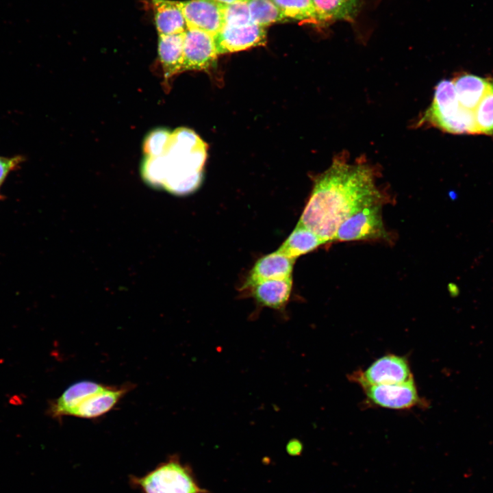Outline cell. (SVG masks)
Masks as SVG:
<instances>
[{"label": "cell", "mask_w": 493, "mask_h": 493, "mask_svg": "<svg viewBox=\"0 0 493 493\" xmlns=\"http://www.w3.org/2000/svg\"><path fill=\"white\" fill-rule=\"evenodd\" d=\"M375 171L366 163H349L345 154L336 157L318 175L299 223L325 243L348 217L368 205L383 202L375 184Z\"/></svg>", "instance_id": "6da1fadb"}, {"label": "cell", "mask_w": 493, "mask_h": 493, "mask_svg": "<svg viewBox=\"0 0 493 493\" xmlns=\"http://www.w3.org/2000/svg\"><path fill=\"white\" fill-rule=\"evenodd\" d=\"M207 147L193 131L180 127L171 133L166 153L168 170L162 188L177 194L199 185L207 156Z\"/></svg>", "instance_id": "7a4b0ae2"}, {"label": "cell", "mask_w": 493, "mask_h": 493, "mask_svg": "<svg viewBox=\"0 0 493 493\" xmlns=\"http://www.w3.org/2000/svg\"><path fill=\"white\" fill-rule=\"evenodd\" d=\"M426 125L452 134H478L474 112L459 104L450 80L437 84L431 105L416 124Z\"/></svg>", "instance_id": "3957f363"}, {"label": "cell", "mask_w": 493, "mask_h": 493, "mask_svg": "<svg viewBox=\"0 0 493 493\" xmlns=\"http://www.w3.org/2000/svg\"><path fill=\"white\" fill-rule=\"evenodd\" d=\"M142 493H209L198 483L191 467L173 455L146 475L129 477Z\"/></svg>", "instance_id": "277c9868"}, {"label": "cell", "mask_w": 493, "mask_h": 493, "mask_svg": "<svg viewBox=\"0 0 493 493\" xmlns=\"http://www.w3.org/2000/svg\"><path fill=\"white\" fill-rule=\"evenodd\" d=\"M383 203L359 210L344 220L338 227L334 241H355L387 238L381 216Z\"/></svg>", "instance_id": "5b68a950"}, {"label": "cell", "mask_w": 493, "mask_h": 493, "mask_svg": "<svg viewBox=\"0 0 493 493\" xmlns=\"http://www.w3.org/2000/svg\"><path fill=\"white\" fill-rule=\"evenodd\" d=\"M350 378L359 385H396L413 379L408 361L394 354L384 355L364 371L356 372Z\"/></svg>", "instance_id": "8992f818"}, {"label": "cell", "mask_w": 493, "mask_h": 493, "mask_svg": "<svg viewBox=\"0 0 493 493\" xmlns=\"http://www.w3.org/2000/svg\"><path fill=\"white\" fill-rule=\"evenodd\" d=\"M368 401L373 405L392 409H407L421 401L414 379L396 385L362 384Z\"/></svg>", "instance_id": "52a82bcc"}, {"label": "cell", "mask_w": 493, "mask_h": 493, "mask_svg": "<svg viewBox=\"0 0 493 493\" xmlns=\"http://www.w3.org/2000/svg\"><path fill=\"white\" fill-rule=\"evenodd\" d=\"M188 29L216 35L223 27V4L216 0L178 1Z\"/></svg>", "instance_id": "ba28073f"}, {"label": "cell", "mask_w": 493, "mask_h": 493, "mask_svg": "<svg viewBox=\"0 0 493 493\" xmlns=\"http://www.w3.org/2000/svg\"><path fill=\"white\" fill-rule=\"evenodd\" d=\"M214 36L194 29L184 33L183 71L207 70L216 61Z\"/></svg>", "instance_id": "9c48e42d"}, {"label": "cell", "mask_w": 493, "mask_h": 493, "mask_svg": "<svg viewBox=\"0 0 493 493\" xmlns=\"http://www.w3.org/2000/svg\"><path fill=\"white\" fill-rule=\"evenodd\" d=\"M218 55L237 52L264 45L266 42L265 27L255 24L239 27H223L214 36Z\"/></svg>", "instance_id": "30bf717a"}, {"label": "cell", "mask_w": 493, "mask_h": 493, "mask_svg": "<svg viewBox=\"0 0 493 493\" xmlns=\"http://www.w3.org/2000/svg\"><path fill=\"white\" fill-rule=\"evenodd\" d=\"M295 259L276 251L260 258L250 270L242 288L260 281L292 277Z\"/></svg>", "instance_id": "8fae6325"}, {"label": "cell", "mask_w": 493, "mask_h": 493, "mask_svg": "<svg viewBox=\"0 0 493 493\" xmlns=\"http://www.w3.org/2000/svg\"><path fill=\"white\" fill-rule=\"evenodd\" d=\"M292 278L269 279L254 283L246 288L260 307L283 311L289 301Z\"/></svg>", "instance_id": "7c38bea8"}, {"label": "cell", "mask_w": 493, "mask_h": 493, "mask_svg": "<svg viewBox=\"0 0 493 493\" xmlns=\"http://www.w3.org/2000/svg\"><path fill=\"white\" fill-rule=\"evenodd\" d=\"M105 387L102 384L90 381L75 383L68 387L58 399L50 402L48 413L55 418L70 416L72 411L85 399Z\"/></svg>", "instance_id": "4fadbf2b"}, {"label": "cell", "mask_w": 493, "mask_h": 493, "mask_svg": "<svg viewBox=\"0 0 493 493\" xmlns=\"http://www.w3.org/2000/svg\"><path fill=\"white\" fill-rule=\"evenodd\" d=\"M129 388L127 385L120 388L106 386L102 390L85 399L72 411L70 416L84 418L101 416L112 409Z\"/></svg>", "instance_id": "5bb4252c"}, {"label": "cell", "mask_w": 493, "mask_h": 493, "mask_svg": "<svg viewBox=\"0 0 493 493\" xmlns=\"http://www.w3.org/2000/svg\"><path fill=\"white\" fill-rule=\"evenodd\" d=\"M459 104L465 109H475L491 88L493 80L465 74L452 80Z\"/></svg>", "instance_id": "9a60e30c"}, {"label": "cell", "mask_w": 493, "mask_h": 493, "mask_svg": "<svg viewBox=\"0 0 493 493\" xmlns=\"http://www.w3.org/2000/svg\"><path fill=\"white\" fill-rule=\"evenodd\" d=\"M184 33L159 36V59L166 79L183 71Z\"/></svg>", "instance_id": "2e32d148"}, {"label": "cell", "mask_w": 493, "mask_h": 493, "mask_svg": "<svg viewBox=\"0 0 493 493\" xmlns=\"http://www.w3.org/2000/svg\"><path fill=\"white\" fill-rule=\"evenodd\" d=\"M155 23L160 35H171L186 31L187 26L178 1L151 0Z\"/></svg>", "instance_id": "e0dca14e"}, {"label": "cell", "mask_w": 493, "mask_h": 493, "mask_svg": "<svg viewBox=\"0 0 493 493\" xmlns=\"http://www.w3.org/2000/svg\"><path fill=\"white\" fill-rule=\"evenodd\" d=\"M321 23L353 21L362 8V0H312Z\"/></svg>", "instance_id": "ac0fdd59"}, {"label": "cell", "mask_w": 493, "mask_h": 493, "mask_svg": "<svg viewBox=\"0 0 493 493\" xmlns=\"http://www.w3.org/2000/svg\"><path fill=\"white\" fill-rule=\"evenodd\" d=\"M325 243V242L316 233L298 223L277 251L296 260Z\"/></svg>", "instance_id": "d6986e66"}, {"label": "cell", "mask_w": 493, "mask_h": 493, "mask_svg": "<svg viewBox=\"0 0 493 493\" xmlns=\"http://www.w3.org/2000/svg\"><path fill=\"white\" fill-rule=\"evenodd\" d=\"M288 19L315 24L322 23L312 0H272Z\"/></svg>", "instance_id": "ffe728a7"}, {"label": "cell", "mask_w": 493, "mask_h": 493, "mask_svg": "<svg viewBox=\"0 0 493 493\" xmlns=\"http://www.w3.org/2000/svg\"><path fill=\"white\" fill-rule=\"evenodd\" d=\"M252 23L262 27L287 20L272 0H249Z\"/></svg>", "instance_id": "44dd1931"}, {"label": "cell", "mask_w": 493, "mask_h": 493, "mask_svg": "<svg viewBox=\"0 0 493 493\" xmlns=\"http://www.w3.org/2000/svg\"><path fill=\"white\" fill-rule=\"evenodd\" d=\"M168 170V162L166 155L160 157H147L142 166L143 179L150 186L162 188Z\"/></svg>", "instance_id": "7402d4cb"}, {"label": "cell", "mask_w": 493, "mask_h": 493, "mask_svg": "<svg viewBox=\"0 0 493 493\" xmlns=\"http://www.w3.org/2000/svg\"><path fill=\"white\" fill-rule=\"evenodd\" d=\"M474 113L478 134L493 135V84Z\"/></svg>", "instance_id": "603a6c76"}, {"label": "cell", "mask_w": 493, "mask_h": 493, "mask_svg": "<svg viewBox=\"0 0 493 493\" xmlns=\"http://www.w3.org/2000/svg\"><path fill=\"white\" fill-rule=\"evenodd\" d=\"M223 27H239L253 23L247 1L223 4Z\"/></svg>", "instance_id": "cb8c5ba5"}, {"label": "cell", "mask_w": 493, "mask_h": 493, "mask_svg": "<svg viewBox=\"0 0 493 493\" xmlns=\"http://www.w3.org/2000/svg\"><path fill=\"white\" fill-rule=\"evenodd\" d=\"M171 133L164 128H157L151 131L145 138L143 151L147 157L165 155L170 142Z\"/></svg>", "instance_id": "d4e9b609"}, {"label": "cell", "mask_w": 493, "mask_h": 493, "mask_svg": "<svg viewBox=\"0 0 493 493\" xmlns=\"http://www.w3.org/2000/svg\"><path fill=\"white\" fill-rule=\"evenodd\" d=\"M23 160V158L21 155L9 157L0 156V185L5 181L10 172L16 169Z\"/></svg>", "instance_id": "484cf974"}, {"label": "cell", "mask_w": 493, "mask_h": 493, "mask_svg": "<svg viewBox=\"0 0 493 493\" xmlns=\"http://www.w3.org/2000/svg\"><path fill=\"white\" fill-rule=\"evenodd\" d=\"M287 450L290 454H299L302 451V444L297 440H292L288 444Z\"/></svg>", "instance_id": "4316f807"}, {"label": "cell", "mask_w": 493, "mask_h": 493, "mask_svg": "<svg viewBox=\"0 0 493 493\" xmlns=\"http://www.w3.org/2000/svg\"><path fill=\"white\" fill-rule=\"evenodd\" d=\"M216 1L223 4H229L236 2L248 1L249 0H216Z\"/></svg>", "instance_id": "83f0119b"}, {"label": "cell", "mask_w": 493, "mask_h": 493, "mask_svg": "<svg viewBox=\"0 0 493 493\" xmlns=\"http://www.w3.org/2000/svg\"><path fill=\"white\" fill-rule=\"evenodd\" d=\"M0 186H1V185H0Z\"/></svg>", "instance_id": "f1b7e54d"}]
</instances>
